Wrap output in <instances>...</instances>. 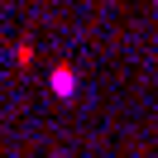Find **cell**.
<instances>
[{"label": "cell", "mask_w": 158, "mask_h": 158, "mask_svg": "<svg viewBox=\"0 0 158 158\" xmlns=\"http://www.w3.org/2000/svg\"><path fill=\"white\" fill-rule=\"evenodd\" d=\"M53 91H58V96H72V91H77V72H72V67H53Z\"/></svg>", "instance_id": "1"}, {"label": "cell", "mask_w": 158, "mask_h": 158, "mask_svg": "<svg viewBox=\"0 0 158 158\" xmlns=\"http://www.w3.org/2000/svg\"><path fill=\"white\" fill-rule=\"evenodd\" d=\"M15 62H19V67L34 62V43H15Z\"/></svg>", "instance_id": "2"}]
</instances>
